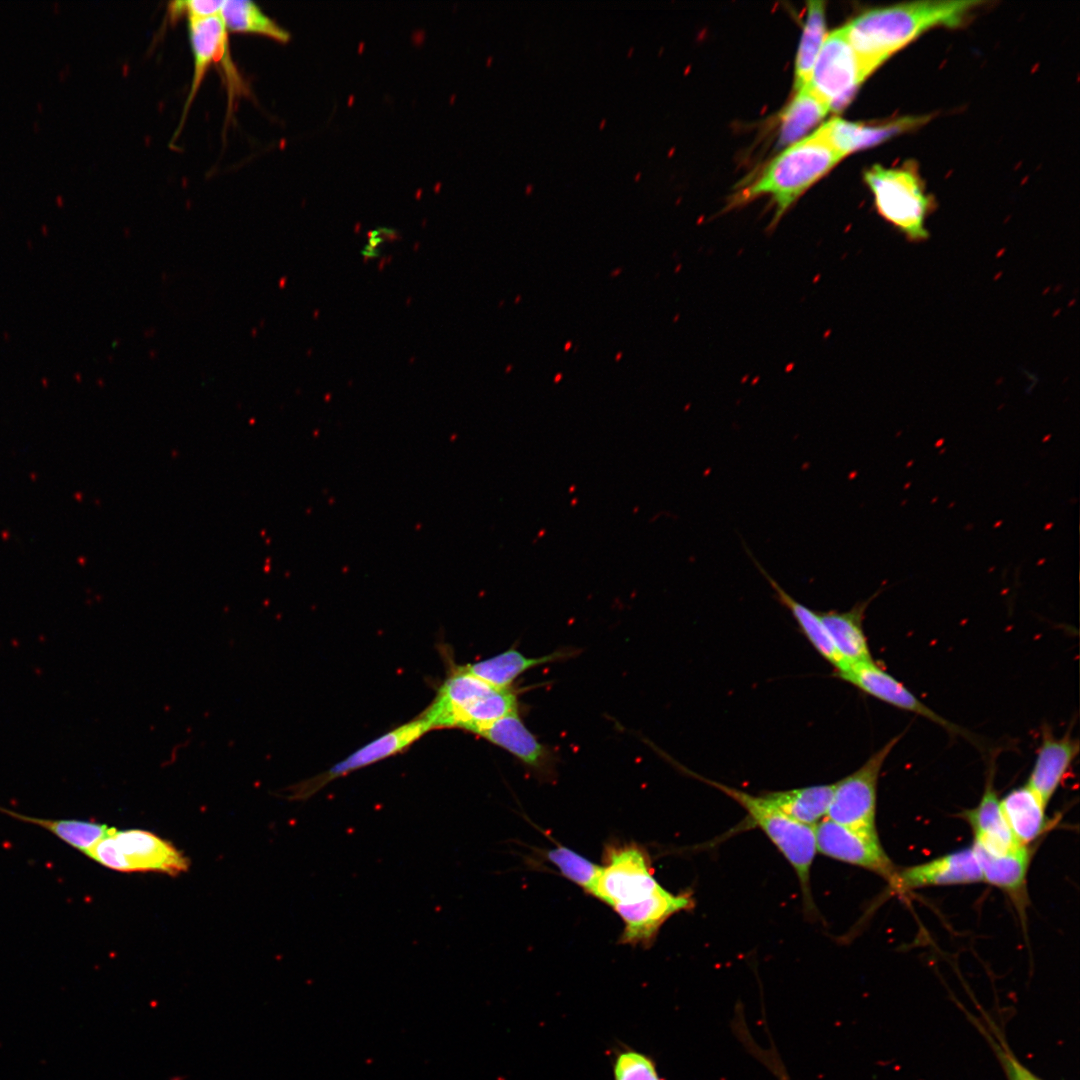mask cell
I'll use <instances>...</instances> for the list:
<instances>
[{
	"instance_id": "1",
	"label": "cell",
	"mask_w": 1080,
	"mask_h": 1080,
	"mask_svg": "<svg viewBox=\"0 0 1080 1080\" xmlns=\"http://www.w3.org/2000/svg\"><path fill=\"white\" fill-rule=\"evenodd\" d=\"M982 1H916L868 10L844 27L866 73L935 27L960 26Z\"/></svg>"
},
{
	"instance_id": "2",
	"label": "cell",
	"mask_w": 1080,
	"mask_h": 1080,
	"mask_svg": "<svg viewBox=\"0 0 1080 1080\" xmlns=\"http://www.w3.org/2000/svg\"><path fill=\"white\" fill-rule=\"evenodd\" d=\"M842 159L817 130L771 160L760 176L740 192L734 204L770 195L776 206V222L802 193Z\"/></svg>"
},
{
	"instance_id": "3",
	"label": "cell",
	"mask_w": 1080,
	"mask_h": 1080,
	"mask_svg": "<svg viewBox=\"0 0 1080 1080\" xmlns=\"http://www.w3.org/2000/svg\"><path fill=\"white\" fill-rule=\"evenodd\" d=\"M864 180L882 218L910 242L928 239L926 222L934 208V200L926 193L912 165L895 168L874 165L865 171Z\"/></svg>"
},
{
	"instance_id": "4",
	"label": "cell",
	"mask_w": 1080,
	"mask_h": 1080,
	"mask_svg": "<svg viewBox=\"0 0 1080 1080\" xmlns=\"http://www.w3.org/2000/svg\"><path fill=\"white\" fill-rule=\"evenodd\" d=\"M724 793L746 810L751 823L759 827L793 867L808 910L814 906L810 892V872L817 852L815 828L797 822L756 796L734 787L697 776Z\"/></svg>"
},
{
	"instance_id": "5",
	"label": "cell",
	"mask_w": 1080,
	"mask_h": 1080,
	"mask_svg": "<svg viewBox=\"0 0 1080 1080\" xmlns=\"http://www.w3.org/2000/svg\"><path fill=\"white\" fill-rule=\"evenodd\" d=\"M661 887L644 848L635 843L611 844L605 848L592 896L613 908L641 901Z\"/></svg>"
},
{
	"instance_id": "6",
	"label": "cell",
	"mask_w": 1080,
	"mask_h": 1080,
	"mask_svg": "<svg viewBox=\"0 0 1080 1080\" xmlns=\"http://www.w3.org/2000/svg\"><path fill=\"white\" fill-rule=\"evenodd\" d=\"M868 76L843 26L826 37L807 85L830 110L838 112L848 105Z\"/></svg>"
},
{
	"instance_id": "7",
	"label": "cell",
	"mask_w": 1080,
	"mask_h": 1080,
	"mask_svg": "<svg viewBox=\"0 0 1080 1080\" xmlns=\"http://www.w3.org/2000/svg\"><path fill=\"white\" fill-rule=\"evenodd\" d=\"M900 738V735L892 738L860 768L834 783L827 819L857 830L877 832L875 818L878 780L885 759Z\"/></svg>"
},
{
	"instance_id": "8",
	"label": "cell",
	"mask_w": 1080,
	"mask_h": 1080,
	"mask_svg": "<svg viewBox=\"0 0 1080 1080\" xmlns=\"http://www.w3.org/2000/svg\"><path fill=\"white\" fill-rule=\"evenodd\" d=\"M430 729L420 715L365 744L330 769L295 785L289 798L306 800L330 782L404 751Z\"/></svg>"
},
{
	"instance_id": "9",
	"label": "cell",
	"mask_w": 1080,
	"mask_h": 1080,
	"mask_svg": "<svg viewBox=\"0 0 1080 1080\" xmlns=\"http://www.w3.org/2000/svg\"><path fill=\"white\" fill-rule=\"evenodd\" d=\"M816 848L821 854L872 871L886 879L896 868L885 853L877 832L857 830L827 818L815 827Z\"/></svg>"
},
{
	"instance_id": "10",
	"label": "cell",
	"mask_w": 1080,
	"mask_h": 1080,
	"mask_svg": "<svg viewBox=\"0 0 1080 1080\" xmlns=\"http://www.w3.org/2000/svg\"><path fill=\"white\" fill-rule=\"evenodd\" d=\"M693 906L690 894H673L664 887L641 901L615 906L613 909L623 922L619 942L647 948L670 917Z\"/></svg>"
},
{
	"instance_id": "11",
	"label": "cell",
	"mask_w": 1080,
	"mask_h": 1080,
	"mask_svg": "<svg viewBox=\"0 0 1080 1080\" xmlns=\"http://www.w3.org/2000/svg\"><path fill=\"white\" fill-rule=\"evenodd\" d=\"M837 675L866 694L899 709L923 716L950 733L962 732L959 727L945 720L917 699L901 682L885 672L873 660L851 665L837 672Z\"/></svg>"
},
{
	"instance_id": "12",
	"label": "cell",
	"mask_w": 1080,
	"mask_h": 1080,
	"mask_svg": "<svg viewBox=\"0 0 1080 1080\" xmlns=\"http://www.w3.org/2000/svg\"><path fill=\"white\" fill-rule=\"evenodd\" d=\"M980 881H983L981 867L973 847H970L923 864L896 870L889 883L897 891H905Z\"/></svg>"
},
{
	"instance_id": "13",
	"label": "cell",
	"mask_w": 1080,
	"mask_h": 1080,
	"mask_svg": "<svg viewBox=\"0 0 1080 1080\" xmlns=\"http://www.w3.org/2000/svg\"><path fill=\"white\" fill-rule=\"evenodd\" d=\"M494 689L496 687L474 676L463 666H457L421 716L431 729L459 728L467 710Z\"/></svg>"
},
{
	"instance_id": "14",
	"label": "cell",
	"mask_w": 1080,
	"mask_h": 1080,
	"mask_svg": "<svg viewBox=\"0 0 1080 1080\" xmlns=\"http://www.w3.org/2000/svg\"><path fill=\"white\" fill-rule=\"evenodd\" d=\"M113 836L130 872L157 871L176 876L189 867V861L182 852L151 832L115 829Z\"/></svg>"
},
{
	"instance_id": "15",
	"label": "cell",
	"mask_w": 1080,
	"mask_h": 1080,
	"mask_svg": "<svg viewBox=\"0 0 1080 1080\" xmlns=\"http://www.w3.org/2000/svg\"><path fill=\"white\" fill-rule=\"evenodd\" d=\"M930 116H903L893 120L866 124L834 118L818 130L844 158L852 152L880 144L894 136L924 125Z\"/></svg>"
},
{
	"instance_id": "16",
	"label": "cell",
	"mask_w": 1080,
	"mask_h": 1080,
	"mask_svg": "<svg viewBox=\"0 0 1080 1080\" xmlns=\"http://www.w3.org/2000/svg\"><path fill=\"white\" fill-rule=\"evenodd\" d=\"M477 735L507 751L537 775L552 774L555 763L552 751L526 727L519 712L493 722Z\"/></svg>"
},
{
	"instance_id": "17",
	"label": "cell",
	"mask_w": 1080,
	"mask_h": 1080,
	"mask_svg": "<svg viewBox=\"0 0 1080 1080\" xmlns=\"http://www.w3.org/2000/svg\"><path fill=\"white\" fill-rule=\"evenodd\" d=\"M189 38L193 55V76L190 90L184 104L180 124L174 136L179 135L189 109L197 95L202 81L211 66L227 53L228 32L219 15L188 21Z\"/></svg>"
},
{
	"instance_id": "18",
	"label": "cell",
	"mask_w": 1080,
	"mask_h": 1080,
	"mask_svg": "<svg viewBox=\"0 0 1080 1080\" xmlns=\"http://www.w3.org/2000/svg\"><path fill=\"white\" fill-rule=\"evenodd\" d=\"M1079 752L1077 739L1069 735L1054 738L1048 730L1042 737L1027 786L1047 807Z\"/></svg>"
},
{
	"instance_id": "19",
	"label": "cell",
	"mask_w": 1080,
	"mask_h": 1080,
	"mask_svg": "<svg viewBox=\"0 0 1080 1080\" xmlns=\"http://www.w3.org/2000/svg\"><path fill=\"white\" fill-rule=\"evenodd\" d=\"M965 817L974 832V845L993 855H1002L1019 845L1007 824L1000 800L992 783V777L986 783L978 805L966 811Z\"/></svg>"
},
{
	"instance_id": "20",
	"label": "cell",
	"mask_w": 1080,
	"mask_h": 1080,
	"mask_svg": "<svg viewBox=\"0 0 1080 1080\" xmlns=\"http://www.w3.org/2000/svg\"><path fill=\"white\" fill-rule=\"evenodd\" d=\"M575 653V650L561 649L546 655L530 657L511 647L493 657L464 665L463 668L488 684L505 689L511 688L513 682L526 671L562 661Z\"/></svg>"
},
{
	"instance_id": "21",
	"label": "cell",
	"mask_w": 1080,
	"mask_h": 1080,
	"mask_svg": "<svg viewBox=\"0 0 1080 1080\" xmlns=\"http://www.w3.org/2000/svg\"><path fill=\"white\" fill-rule=\"evenodd\" d=\"M871 599L873 597L857 603L845 612L819 613L837 651L848 667L873 660L863 629L865 610Z\"/></svg>"
},
{
	"instance_id": "22",
	"label": "cell",
	"mask_w": 1080,
	"mask_h": 1080,
	"mask_svg": "<svg viewBox=\"0 0 1080 1080\" xmlns=\"http://www.w3.org/2000/svg\"><path fill=\"white\" fill-rule=\"evenodd\" d=\"M972 847L981 867L983 881L1002 889L1016 902H1023L1031 861L1029 846H1018L1002 855L990 854L976 845Z\"/></svg>"
},
{
	"instance_id": "23",
	"label": "cell",
	"mask_w": 1080,
	"mask_h": 1080,
	"mask_svg": "<svg viewBox=\"0 0 1080 1080\" xmlns=\"http://www.w3.org/2000/svg\"><path fill=\"white\" fill-rule=\"evenodd\" d=\"M747 553L753 560V563L762 573L765 579L769 582L774 590L775 597L784 607H786L793 615L794 619L798 623L801 631L813 645V647L824 657L831 665H833L837 672L845 670L848 665L843 657L837 651L825 625L823 624L819 613H816L809 607L798 602L791 597L764 569V567L757 561V559L749 553V549L746 548Z\"/></svg>"
},
{
	"instance_id": "24",
	"label": "cell",
	"mask_w": 1080,
	"mask_h": 1080,
	"mask_svg": "<svg viewBox=\"0 0 1080 1080\" xmlns=\"http://www.w3.org/2000/svg\"><path fill=\"white\" fill-rule=\"evenodd\" d=\"M1001 809L1015 841L1029 846L1046 830V806L1026 785L1010 791L1000 800Z\"/></svg>"
},
{
	"instance_id": "25",
	"label": "cell",
	"mask_w": 1080,
	"mask_h": 1080,
	"mask_svg": "<svg viewBox=\"0 0 1080 1080\" xmlns=\"http://www.w3.org/2000/svg\"><path fill=\"white\" fill-rule=\"evenodd\" d=\"M833 791L834 784H827L771 791L761 796L791 819L815 827L826 818Z\"/></svg>"
},
{
	"instance_id": "26",
	"label": "cell",
	"mask_w": 1080,
	"mask_h": 1080,
	"mask_svg": "<svg viewBox=\"0 0 1080 1080\" xmlns=\"http://www.w3.org/2000/svg\"><path fill=\"white\" fill-rule=\"evenodd\" d=\"M829 111L827 103L808 85L797 90L781 115L778 144L791 145L803 139Z\"/></svg>"
},
{
	"instance_id": "27",
	"label": "cell",
	"mask_w": 1080,
	"mask_h": 1080,
	"mask_svg": "<svg viewBox=\"0 0 1080 1080\" xmlns=\"http://www.w3.org/2000/svg\"><path fill=\"white\" fill-rule=\"evenodd\" d=\"M220 17L227 32L260 35L280 43L290 40V33L250 0H224Z\"/></svg>"
},
{
	"instance_id": "28",
	"label": "cell",
	"mask_w": 1080,
	"mask_h": 1080,
	"mask_svg": "<svg viewBox=\"0 0 1080 1080\" xmlns=\"http://www.w3.org/2000/svg\"><path fill=\"white\" fill-rule=\"evenodd\" d=\"M825 36L824 3L810 1L795 62L794 87L796 90L808 84L814 63L826 39Z\"/></svg>"
},
{
	"instance_id": "29",
	"label": "cell",
	"mask_w": 1080,
	"mask_h": 1080,
	"mask_svg": "<svg viewBox=\"0 0 1080 1080\" xmlns=\"http://www.w3.org/2000/svg\"><path fill=\"white\" fill-rule=\"evenodd\" d=\"M0 811L19 820L38 825L84 854L104 837L109 828L106 824L82 820H50L28 817L0 808Z\"/></svg>"
},
{
	"instance_id": "30",
	"label": "cell",
	"mask_w": 1080,
	"mask_h": 1080,
	"mask_svg": "<svg viewBox=\"0 0 1080 1080\" xmlns=\"http://www.w3.org/2000/svg\"><path fill=\"white\" fill-rule=\"evenodd\" d=\"M546 857L566 879L592 896L601 865L562 845L550 849Z\"/></svg>"
},
{
	"instance_id": "31",
	"label": "cell",
	"mask_w": 1080,
	"mask_h": 1080,
	"mask_svg": "<svg viewBox=\"0 0 1080 1080\" xmlns=\"http://www.w3.org/2000/svg\"><path fill=\"white\" fill-rule=\"evenodd\" d=\"M614 1080H663L654 1059L638 1050H618L612 1065Z\"/></svg>"
},
{
	"instance_id": "32",
	"label": "cell",
	"mask_w": 1080,
	"mask_h": 1080,
	"mask_svg": "<svg viewBox=\"0 0 1080 1080\" xmlns=\"http://www.w3.org/2000/svg\"><path fill=\"white\" fill-rule=\"evenodd\" d=\"M114 830L115 828L110 827L107 834L92 846L85 855L110 869L130 872L129 865L113 836Z\"/></svg>"
},
{
	"instance_id": "33",
	"label": "cell",
	"mask_w": 1080,
	"mask_h": 1080,
	"mask_svg": "<svg viewBox=\"0 0 1080 1080\" xmlns=\"http://www.w3.org/2000/svg\"><path fill=\"white\" fill-rule=\"evenodd\" d=\"M223 2L222 0L173 1L168 5V16L170 21L174 22L183 16H186L189 21L219 15Z\"/></svg>"
},
{
	"instance_id": "34",
	"label": "cell",
	"mask_w": 1080,
	"mask_h": 1080,
	"mask_svg": "<svg viewBox=\"0 0 1080 1080\" xmlns=\"http://www.w3.org/2000/svg\"><path fill=\"white\" fill-rule=\"evenodd\" d=\"M995 1047L1009 1080H1041L1023 1066L1005 1047L1001 1045H995Z\"/></svg>"
},
{
	"instance_id": "35",
	"label": "cell",
	"mask_w": 1080,
	"mask_h": 1080,
	"mask_svg": "<svg viewBox=\"0 0 1080 1080\" xmlns=\"http://www.w3.org/2000/svg\"><path fill=\"white\" fill-rule=\"evenodd\" d=\"M532 189H533V186H532L531 184H528V185L526 186V194H530V193H531V191H532Z\"/></svg>"
},
{
	"instance_id": "36",
	"label": "cell",
	"mask_w": 1080,
	"mask_h": 1080,
	"mask_svg": "<svg viewBox=\"0 0 1080 1080\" xmlns=\"http://www.w3.org/2000/svg\"><path fill=\"white\" fill-rule=\"evenodd\" d=\"M605 123H606V120H605V119H602V121H601V123H600V125H599V129H603V128H604V126H605Z\"/></svg>"
},
{
	"instance_id": "37",
	"label": "cell",
	"mask_w": 1080,
	"mask_h": 1080,
	"mask_svg": "<svg viewBox=\"0 0 1080 1080\" xmlns=\"http://www.w3.org/2000/svg\"><path fill=\"white\" fill-rule=\"evenodd\" d=\"M640 176H641V173H640V172H639V173H637V174L635 175V177H634V180H635V181H638V180L640 179Z\"/></svg>"
},
{
	"instance_id": "38",
	"label": "cell",
	"mask_w": 1080,
	"mask_h": 1080,
	"mask_svg": "<svg viewBox=\"0 0 1080 1080\" xmlns=\"http://www.w3.org/2000/svg\"><path fill=\"white\" fill-rule=\"evenodd\" d=\"M633 51H634V48H633V47H631V48H630V50H629V52H628V54H627V56H628V57H631V54L633 53Z\"/></svg>"
},
{
	"instance_id": "39",
	"label": "cell",
	"mask_w": 1080,
	"mask_h": 1080,
	"mask_svg": "<svg viewBox=\"0 0 1080 1080\" xmlns=\"http://www.w3.org/2000/svg\"><path fill=\"white\" fill-rule=\"evenodd\" d=\"M785 1080H787V1079H785Z\"/></svg>"
}]
</instances>
